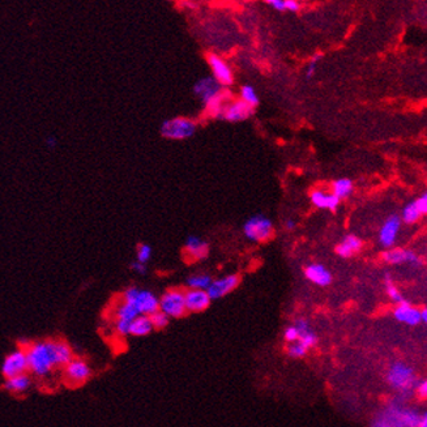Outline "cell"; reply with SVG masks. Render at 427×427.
<instances>
[{
  "label": "cell",
  "instance_id": "obj_30",
  "mask_svg": "<svg viewBox=\"0 0 427 427\" xmlns=\"http://www.w3.org/2000/svg\"><path fill=\"white\" fill-rule=\"evenodd\" d=\"M241 99L247 104H250L251 108H255L259 103L258 94H256V91H255V89L252 88L251 85H245L241 89Z\"/></svg>",
  "mask_w": 427,
  "mask_h": 427
},
{
  "label": "cell",
  "instance_id": "obj_25",
  "mask_svg": "<svg viewBox=\"0 0 427 427\" xmlns=\"http://www.w3.org/2000/svg\"><path fill=\"white\" fill-rule=\"evenodd\" d=\"M152 331H153V327L150 323L149 316H147V315H139L137 317H135L130 327V335L135 337L148 336Z\"/></svg>",
  "mask_w": 427,
  "mask_h": 427
},
{
  "label": "cell",
  "instance_id": "obj_29",
  "mask_svg": "<svg viewBox=\"0 0 427 427\" xmlns=\"http://www.w3.org/2000/svg\"><path fill=\"white\" fill-rule=\"evenodd\" d=\"M421 217H422L421 213L418 212V209L415 208L414 202H410V204H408V205L402 209L401 220L405 222V224H408V225L415 224V222L421 219Z\"/></svg>",
  "mask_w": 427,
  "mask_h": 427
},
{
  "label": "cell",
  "instance_id": "obj_15",
  "mask_svg": "<svg viewBox=\"0 0 427 427\" xmlns=\"http://www.w3.org/2000/svg\"><path fill=\"white\" fill-rule=\"evenodd\" d=\"M252 113H254V108H251L250 104H247L242 99H237V101L224 106L220 117L229 122H241L248 119L252 115Z\"/></svg>",
  "mask_w": 427,
  "mask_h": 427
},
{
  "label": "cell",
  "instance_id": "obj_24",
  "mask_svg": "<svg viewBox=\"0 0 427 427\" xmlns=\"http://www.w3.org/2000/svg\"><path fill=\"white\" fill-rule=\"evenodd\" d=\"M294 326H295V328L298 330V333H299V340H298V341H300V343L303 344L307 349L310 350L311 348H313V346L316 345L317 343L316 335H315V332L311 330L310 324L307 323L306 320L298 319Z\"/></svg>",
  "mask_w": 427,
  "mask_h": 427
},
{
  "label": "cell",
  "instance_id": "obj_5",
  "mask_svg": "<svg viewBox=\"0 0 427 427\" xmlns=\"http://www.w3.org/2000/svg\"><path fill=\"white\" fill-rule=\"evenodd\" d=\"M380 418L389 427H417L421 422L422 415L411 409L392 405L383 411Z\"/></svg>",
  "mask_w": 427,
  "mask_h": 427
},
{
  "label": "cell",
  "instance_id": "obj_21",
  "mask_svg": "<svg viewBox=\"0 0 427 427\" xmlns=\"http://www.w3.org/2000/svg\"><path fill=\"white\" fill-rule=\"evenodd\" d=\"M311 201L317 208L328 210H336L340 204V199H337L333 193H326L322 189H315L311 193Z\"/></svg>",
  "mask_w": 427,
  "mask_h": 427
},
{
  "label": "cell",
  "instance_id": "obj_9",
  "mask_svg": "<svg viewBox=\"0 0 427 427\" xmlns=\"http://www.w3.org/2000/svg\"><path fill=\"white\" fill-rule=\"evenodd\" d=\"M0 371L6 379L28 374L29 370H28V359H26L25 350L19 348V349L11 352L10 354H7L6 358L3 359Z\"/></svg>",
  "mask_w": 427,
  "mask_h": 427
},
{
  "label": "cell",
  "instance_id": "obj_38",
  "mask_svg": "<svg viewBox=\"0 0 427 427\" xmlns=\"http://www.w3.org/2000/svg\"><path fill=\"white\" fill-rule=\"evenodd\" d=\"M299 3L295 0H285V10H289L291 12H297L299 10Z\"/></svg>",
  "mask_w": 427,
  "mask_h": 427
},
{
  "label": "cell",
  "instance_id": "obj_6",
  "mask_svg": "<svg viewBox=\"0 0 427 427\" xmlns=\"http://www.w3.org/2000/svg\"><path fill=\"white\" fill-rule=\"evenodd\" d=\"M196 131V123L188 118H174L165 121L161 126V134L170 140H184L192 136Z\"/></svg>",
  "mask_w": 427,
  "mask_h": 427
},
{
  "label": "cell",
  "instance_id": "obj_18",
  "mask_svg": "<svg viewBox=\"0 0 427 427\" xmlns=\"http://www.w3.org/2000/svg\"><path fill=\"white\" fill-rule=\"evenodd\" d=\"M187 312H201L209 307L212 299L208 295L206 290H193L189 289L184 293Z\"/></svg>",
  "mask_w": 427,
  "mask_h": 427
},
{
  "label": "cell",
  "instance_id": "obj_2",
  "mask_svg": "<svg viewBox=\"0 0 427 427\" xmlns=\"http://www.w3.org/2000/svg\"><path fill=\"white\" fill-rule=\"evenodd\" d=\"M193 90L202 99L206 111L220 117L225 101V93L221 90V85L213 77H205L196 82Z\"/></svg>",
  "mask_w": 427,
  "mask_h": 427
},
{
  "label": "cell",
  "instance_id": "obj_42",
  "mask_svg": "<svg viewBox=\"0 0 427 427\" xmlns=\"http://www.w3.org/2000/svg\"><path fill=\"white\" fill-rule=\"evenodd\" d=\"M56 143H58V141H56V139L55 137H52V136H50V137H47V140H46V144H47V147L49 148H55L56 147Z\"/></svg>",
  "mask_w": 427,
  "mask_h": 427
},
{
  "label": "cell",
  "instance_id": "obj_35",
  "mask_svg": "<svg viewBox=\"0 0 427 427\" xmlns=\"http://www.w3.org/2000/svg\"><path fill=\"white\" fill-rule=\"evenodd\" d=\"M414 202L415 208L418 209V212L421 213V216L426 215L427 213V195L426 193H423L422 196H419Z\"/></svg>",
  "mask_w": 427,
  "mask_h": 427
},
{
  "label": "cell",
  "instance_id": "obj_33",
  "mask_svg": "<svg viewBox=\"0 0 427 427\" xmlns=\"http://www.w3.org/2000/svg\"><path fill=\"white\" fill-rule=\"evenodd\" d=\"M150 256H152V248L149 245H140L137 247V260L141 264H145L147 261H149Z\"/></svg>",
  "mask_w": 427,
  "mask_h": 427
},
{
  "label": "cell",
  "instance_id": "obj_4",
  "mask_svg": "<svg viewBox=\"0 0 427 427\" xmlns=\"http://www.w3.org/2000/svg\"><path fill=\"white\" fill-rule=\"evenodd\" d=\"M123 300L132 303L140 315L150 316L152 313L157 312L160 308L158 298L149 290H140L137 287H128L123 294Z\"/></svg>",
  "mask_w": 427,
  "mask_h": 427
},
{
  "label": "cell",
  "instance_id": "obj_11",
  "mask_svg": "<svg viewBox=\"0 0 427 427\" xmlns=\"http://www.w3.org/2000/svg\"><path fill=\"white\" fill-rule=\"evenodd\" d=\"M139 315L140 313L134 304L122 300V303L117 307V312H115V330H117L118 335L128 336L131 323Z\"/></svg>",
  "mask_w": 427,
  "mask_h": 427
},
{
  "label": "cell",
  "instance_id": "obj_13",
  "mask_svg": "<svg viewBox=\"0 0 427 427\" xmlns=\"http://www.w3.org/2000/svg\"><path fill=\"white\" fill-rule=\"evenodd\" d=\"M400 228H401V219L396 215L389 216L388 219L384 221L382 228H380V232H379L380 245L385 248L393 247V245L396 243V239H397Z\"/></svg>",
  "mask_w": 427,
  "mask_h": 427
},
{
  "label": "cell",
  "instance_id": "obj_40",
  "mask_svg": "<svg viewBox=\"0 0 427 427\" xmlns=\"http://www.w3.org/2000/svg\"><path fill=\"white\" fill-rule=\"evenodd\" d=\"M131 268H132L135 272H137V273H140V274H144L145 272H147V267H145V264H141V263H139V261H134V263L131 264Z\"/></svg>",
  "mask_w": 427,
  "mask_h": 427
},
{
  "label": "cell",
  "instance_id": "obj_14",
  "mask_svg": "<svg viewBox=\"0 0 427 427\" xmlns=\"http://www.w3.org/2000/svg\"><path fill=\"white\" fill-rule=\"evenodd\" d=\"M238 285V274H229V276H225V277L212 281V284L208 287L206 293H208V295L210 297V299H220V298L228 295L229 293H232Z\"/></svg>",
  "mask_w": 427,
  "mask_h": 427
},
{
  "label": "cell",
  "instance_id": "obj_7",
  "mask_svg": "<svg viewBox=\"0 0 427 427\" xmlns=\"http://www.w3.org/2000/svg\"><path fill=\"white\" fill-rule=\"evenodd\" d=\"M158 303H160L158 310L169 317L178 319V317L184 316L187 313L184 291L179 290V289H170V290H167L158 299Z\"/></svg>",
  "mask_w": 427,
  "mask_h": 427
},
{
  "label": "cell",
  "instance_id": "obj_23",
  "mask_svg": "<svg viewBox=\"0 0 427 427\" xmlns=\"http://www.w3.org/2000/svg\"><path fill=\"white\" fill-rule=\"evenodd\" d=\"M32 385V379L28 374H23V375L13 376V378L6 379L4 382V389L11 393L19 395V393H25Z\"/></svg>",
  "mask_w": 427,
  "mask_h": 427
},
{
  "label": "cell",
  "instance_id": "obj_16",
  "mask_svg": "<svg viewBox=\"0 0 427 427\" xmlns=\"http://www.w3.org/2000/svg\"><path fill=\"white\" fill-rule=\"evenodd\" d=\"M208 63L213 72V78L220 85H230L233 82V72L228 63L221 56L210 54L208 56Z\"/></svg>",
  "mask_w": 427,
  "mask_h": 427
},
{
  "label": "cell",
  "instance_id": "obj_10",
  "mask_svg": "<svg viewBox=\"0 0 427 427\" xmlns=\"http://www.w3.org/2000/svg\"><path fill=\"white\" fill-rule=\"evenodd\" d=\"M273 234V225L263 216H255L245 224V235L250 241L265 242Z\"/></svg>",
  "mask_w": 427,
  "mask_h": 427
},
{
  "label": "cell",
  "instance_id": "obj_37",
  "mask_svg": "<svg viewBox=\"0 0 427 427\" xmlns=\"http://www.w3.org/2000/svg\"><path fill=\"white\" fill-rule=\"evenodd\" d=\"M320 59H322V54H315V55L312 56L310 65H308V68H307V72H306L307 78L312 77L313 73H315V69H316V63L319 62Z\"/></svg>",
  "mask_w": 427,
  "mask_h": 427
},
{
  "label": "cell",
  "instance_id": "obj_44",
  "mask_svg": "<svg viewBox=\"0 0 427 427\" xmlns=\"http://www.w3.org/2000/svg\"><path fill=\"white\" fill-rule=\"evenodd\" d=\"M417 427H427V418H426V414L422 415L421 422H419V424H418Z\"/></svg>",
  "mask_w": 427,
  "mask_h": 427
},
{
  "label": "cell",
  "instance_id": "obj_8",
  "mask_svg": "<svg viewBox=\"0 0 427 427\" xmlns=\"http://www.w3.org/2000/svg\"><path fill=\"white\" fill-rule=\"evenodd\" d=\"M91 376V369L86 361L73 358L63 367V379L69 387H80L88 382Z\"/></svg>",
  "mask_w": 427,
  "mask_h": 427
},
{
  "label": "cell",
  "instance_id": "obj_20",
  "mask_svg": "<svg viewBox=\"0 0 427 427\" xmlns=\"http://www.w3.org/2000/svg\"><path fill=\"white\" fill-rule=\"evenodd\" d=\"M186 252L193 260H202L208 256V243L197 237H189L186 242Z\"/></svg>",
  "mask_w": 427,
  "mask_h": 427
},
{
  "label": "cell",
  "instance_id": "obj_31",
  "mask_svg": "<svg viewBox=\"0 0 427 427\" xmlns=\"http://www.w3.org/2000/svg\"><path fill=\"white\" fill-rule=\"evenodd\" d=\"M149 319L150 323H152V327H153V330H163V328H166L170 322V317L166 316L163 312H161L160 310L157 311V312L152 313Z\"/></svg>",
  "mask_w": 427,
  "mask_h": 427
},
{
  "label": "cell",
  "instance_id": "obj_17",
  "mask_svg": "<svg viewBox=\"0 0 427 427\" xmlns=\"http://www.w3.org/2000/svg\"><path fill=\"white\" fill-rule=\"evenodd\" d=\"M393 316L400 323H404L410 327H415L422 323L421 310L417 308V307H413L406 300H404V302L396 306L395 311H393Z\"/></svg>",
  "mask_w": 427,
  "mask_h": 427
},
{
  "label": "cell",
  "instance_id": "obj_36",
  "mask_svg": "<svg viewBox=\"0 0 427 427\" xmlns=\"http://www.w3.org/2000/svg\"><path fill=\"white\" fill-rule=\"evenodd\" d=\"M415 393L421 400H426L427 397V382L426 380H419L415 384Z\"/></svg>",
  "mask_w": 427,
  "mask_h": 427
},
{
  "label": "cell",
  "instance_id": "obj_22",
  "mask_svg": "<svg viewBox=\"0 0 427 427\" xmlns=\"http://www.w3.org/2000/svg\"><path fill=\"white\" fill-rule=\"evenodd\" d=\"M362 248V241L356 235H348L343 239V242L337 246L336 251L339 256L344 259H349L357 254Z\"/></svg>",
  "mask_w": 427,
  "mask_h": 427
},
{
  "label": "cell",
  "instance_id": "obj_19",
  "mask_svg": "<svg viewBox=\"0 0 427 427\" xmlns=\"http://www.w3.org/2000/svg\"><path fill=\"white\" fill-rule=\"evenodd\" d=\"M306 278L317 286H328L332 282V274L322 264H311L304 271Z\"/></svg>",
  "mask_w": 427,
  "mask_h": 427
},
{
  "label": "cell",
  "instance_id": "obj_34",
  "mask_svg": "<svg viewBox=\"0 0 427 427\" xmlns=\"http://www.w3.org/2000/svg\"><path fill=\"white\" fill-rule=\"evenodd\" d=\"M284 339L287 344L295 343V341L299 340V333H298V330L295 328V326L287 327L284 332Z\"/></svg>",
  "mask_w": 427,
  "mask_h": 427
},
{
  "label": "cell",
  "instance_id": "obj_1",
  "mask_svg": "<svg viewBox=\"0 0 427 427\" xmlns=\"http://www.w3.org/2000/svg\"><path fill=\"white\" fill-rule=\"evenodd\" d=\"M21 349L25 350L28 370L33 375L45 378L55 369H59L55 354V340L28 343L21 346Z\"/></svg>",
  "mask_w": 427,
  "mask_h": 427
},
{
  "label": "cell",
  "instance_id": "obj_28",
  "mask_svg": "<svg viewBox=\"0 0 427 427\" xmlns=\"http://www.w3.org/2000/svg\"><path fill=\"white\" fill-rule=\"evenodd\" d=\"M384 286H385V291H387V294H388V297L391 298L395 303H401V302H404V297H402V294L400 293V290L397 289V286L395 285V282H393V280L391 278V276L389 274H387L385 276V280H384Z\"/></svg>",
  "mask_w": 427,
  "mask_h": 427
},
{
  "label": "cell",
  "instance_id": "obj_27",
  "mask_svg": "<svg viewBox=\"0 0 427 427\" xmlns=\"http://www.w3.org/2000/svg\"><path fill=\"white\" fill-rule=\"evenodd\" d=\"M212 278L208 274H193L187 280V285L193 290H208L212 284Z\"/></svg>",
  "mask_w": 427,
  "mask_h": 427
},
{
  "label": "cell",
  "instance_id": "obj_12",
  "mask_svg": "<svg viewBox=\"0 0 427 427\" xmlns=\"http://www.w3.org/2000/svg\"><path fill=\"white\" fill-rule=\"evenodd\" d=\"M383 260L387 264L398 265L408 263V264L414 265V267H421L423 265V259L417 255L415 252L410 251V250H404V248L392 247L388 248L387 251L383 254Z\"/></svg>",
  "mask_w": 427,
  "mask_h": 427
},
{
  "label": "cell",
  "instance_id": "obj_32",
  "mask_svg": "<svg viewBox=\"0 0 427 427\" xmlns=\"http://www.w3.org/2000/svg\"><path fill=\"white\" fill-rule=\"evenodd\" d=\"M308 349L300 341H295V343L287 344V354L291 358H303L307 354Z\"/></svg>",
  "mask_w": 427,
  "mask_h": 427
},
{
  "label": "cell",
  "instance_id": "obj_26",
  "mask_svg": "<svg viewBox=\"0 0 427 427\" xmlns=\"http://www.w3.org/2000/svg\"><path fill=\"white\" fill-rule=\"evenodd\" d=\"M353 191V182L348 178H341L333 182L332 184V193L336 196L337 199H345L352 193Z\"/></svg>",
  "mask_w": 427,
  "mask_h": 427
},
{
  "label": "cell",
  "instance_id": "obj_41",
  "mask_svg": "<svg viewBox=\"0 0 427 427\" xmlns=\"http://www.w3.org/2000/svg\"><path fill=\"white\" fill-rule=\"evenodd\" d=\"M372 427H389V426L385 423L384 421H383L382 418L379 417V418H376L375 421H374V423H372Z\"/></svg>",
  "mask_w": 427,
  "mask_h": 427
},
{
  "label": "cell",
  "instance_id": "obj_39",
  "mask_svg": "<svg viewBox=\"0 0 427 427\" xmlns=\"http://www.w3.org/2000/svg\"><path fill=\"white\" fill-rule=\"evenodd\" d=\"M268 4L273 7L274 10L277 11H285V0H269Z\"/></svg>",
  "mask_w": 427,
  "mask_h": 427
},
{
  "label": "cell",
  "instance_id": "obj_45",
  "mask_svg": "<svg viewBox=\"0 0 427 427\" xmlns=\"http://www.w3.org/2000/svg\"><path fill=\"white\" fill-rule=\"evenodd\" d=\"M294 226H295L294 221H286V228L287 229H294Z\"/></svg>",
  "mask_w": 427,
  "mask_h": 427
},
{
  "label": "cell",
  "instance_id": "obj_3",
  "mask_svg": "<svg viewBox=\"0 0 427 427\" xmlns=\"http://www.w3.org/2000/svg\"><path fill=\"white\" fill-rule=\"evenodd\" d=\"M387 382L396 391L409 393L414 389L417 379L414 375V370L410 366L402 362H396L389 367L387 372Z\"/></svg>",
  "mask_w": 427,
  "mask_h": 427
},
{
  "label": "cell",
  "instance_id": "obj_43",
  "mask_svg": "<svg viewBox=\"0 0 427 427\" xmlns=\"http://www.w3.org/2000/svg\"><path fill=\"white\" fill-rule=\"evenodd\" d=\"M421 322H422V323H426V322H427V310H426V308H422V310H421Z\"/></svg>",
  "mask_w": 427,
  "mask_h": 427
}]
</instances>
